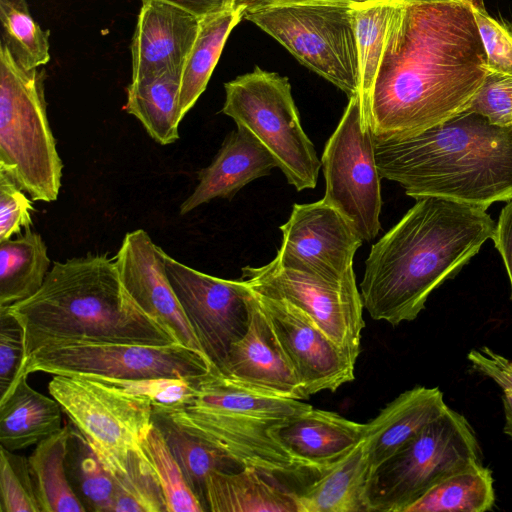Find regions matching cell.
<instances>
[{"mask_svg":"<svg viewBox=\"0 0 512 512\" xmlns=\"http://www.w3.org/2000/svg\"><path fill=\"white\" fill-rule=\"evenodd\" d=\"M247 3H237L201 18L199 31L182 71L179 117L182 120L206 89L232 29L244 18Z\"/></svg>","mask_w":512,"mask_h":512,"instance_id":"4316f807","label":"cell"},{"mask_svg":"<svg viewBox=\"0 0 512 512\" xmlns=\"http://www.w3.org/2000/svg\"><path fill=\"white\" fill-rule=\"evenodd\" d=\"M201 18L161 0H142L131 42L132 80L183 69Z\"/></svg>","mask_w":512,"mask_h":512,"instance_id":"d6986e66","label":"cell"},{"mask_svg":"<svg viewBox=\"0 0 512 512\" xmlns=\"http://www.w3.org/2000/svg\"><path fill=\"white\" fill-rule=\"evenodd\" d=\"M165 270L204 354L219 369L234 342L246 332L252 288L197 271L163 251Z\"/></svg>","mask_w":512,"mask_h":512,"instance_id":"5bb4252c","label":"cell"},{"mask_svg":"<svg viewBox=\"0 0 512 512\" xmlns=\"http://www.w3.org/2000/svg\"><path fill=\"white\" fill-rule=\"evenodd\" d=\"M374 152L381 178L415 199L439 197L484 209L512 199V128L480 114L463 111L404 138L374 137Z\"/></svg>","mask_w":512,"mask_h":512,"instance_id":"3957f363","label":"cell"},{"mask_svg":"<svg viewBox=\"0 0 512 512\" xmlns=\"http://www.w3.org/2000/svg\"><path fill=\"white\" fill-rule=\"evenodd\" d=\"M465 111L480 114L493 125L512 128V75L489 71Z\"/></svg>","mask_w":512,"mask_h":512,"instance_id":"60d3db41","label":"cell"},{"mask_svg":"<svg viewBox=\"0 0 512 512\" xmlns=\"http://www.w3.org/2000/svg\"><path fill=\"white\" fill-rule=\"evenodd\" d=\"M394 4L369 1L353 7L354 30L360 68V97L366 117L384 50L385 36Z\"/></svg>","mask_w":512,"mask_h":512,"instance_id":"836d02e7","label":"cell"},{"mask_svg":"<svg viewBox=\"0 0 512 512\" xmlns=\"http://www.w3.org/2000/svg\"><path fill=\"white\" fill-rule=\"evenodd\" d=\"M374 2H386L391 4H409V3H443V2H461L465 0H369Z\"/></svg>","mask_w":512,"mask_h":512,"instance_id":"c3c4849f","label":"cell"},{"mask_svg":"<svg viewBox=\"0 0 512 512\" xmlns=\"http://www.w3.org/2000/svg\"><path fill=\"white\" fill-rule=\"evenodd\" d=\"M488 72L468 0L394 4L366 115L373 136L408 137L465 111Z\"/></svg>","mask_w":512,"mask_h":512,"instance_id":"6da1fadb","label":"cell"},{"mask_svg":"<svg viewBox=\"0 0 512 512\" xmlns=\"http://www.w3.org/2000/svg\"><path fill=\"white\" fill-rule=\"evenodd\" d=\"M115 481L113 512H166L159 482L143 450L123 459H99Z\"/></svg>","mask_w":512,"mask_h":512,"instance_id":"d6a6232c","label":"cell"},{"mask_svg":"<svg viewBox=\"0 0 512 512\" xmlns=\"http://www.w3.org/2000/svg\"><path fill=\"white\" fill-rule=\"evenodd\" d=\"M250 469L214 471L206 482V510L212 512H297L294 492Z\"/></svg>","mask_w":512,"mask_h":512,"instance_id":"d4e9b609","label":"cell"},{"mask_svg":"<svg viewBox=\"0 0 512 512\" xmlns=\"http://www.w3.org/2000/svg\"><path fill=\"white\" fill-rule=\"evenodd\" d=\"M364 428L365 424L338 413L311 407L284 424L278 436L314 472L321 474L362 440Z\"/></svg>","mask_w":512,"mask_h":512,"instance_id":"7402d4cb","label":"cell"},{"mask_svg":"<svg viewBox=\"0 0 512 512\" xmlns=\"http://www.w3.org/2000/svg\"><path fill=\"white\" fill-rule=\"evenodd\" d=\"M102 383L124 392L148 398L155 408H171L185 402L192 394L196 378H144L119 379L105 376H91Z\"/></svg>","mask_w":512,"mask_h":512,"instance_id":"ab89813d","label":"cell"},{"mask_svg":"<svg viewBox=\"0 0 512 512\" xmlns=\"http://www.w3.org/2000/svg\"><path fill=\"white\" fill-rule=\"evenodd\" d=\"M448 408L438 387L415 386L399 394L365 424L363 443L372 470L416 437Z\"/></svg>","mask_w":512,"mask_h":512,"instance_id":"44dd1931","label":"cell"},{"mask_svg":"<svg viewBox=\"0 0 512 512\" xmlns=\"http://www.w3.org/2000/svg\"><path fill=\"white\" fill-rule=\"evenodd\" d=\"M62 408L51 396L35 389L23 376L3 399H0V444L17 451L39 442L63 426Z\"/></svg>","mask_w":512,"mask_h":512,"instance_id":"cb8c5ba5","label":"cell"},{"mask_svg":"<svg viewBox=\"0 0 512 512\" xmlns=\"http://www.w3.org/2000/svg\"><path fill=\"white\" fill-rule=\"evenodd\" d=\"M25 329L9 307H0V399L25 375Z\"/></svg>","mask_w":512,"mask_h":512,"instance_id":"74e56055","label":"cell"},{"mask_svg":"<svg viewBox=\"0 0 512 512\" xmlns=\"http://www.w3.org/2000/svg\"><path fill=\"white\" fill-rule=\"evenodd\" d=\"M482 463L468 420L449 406L416 437L372 470L367 512H405L444 477Z\"/></svg>","mask_w":512,"mask_h":512,"instance_id":"52a82bcc","label":"cell"},{"mask_svg":"<svg viewBox=\"0 0 512 512\" xmlns=\"http://www.w3.org/2000/svg\"><path fill=\"white\" fill-rule=\"evenodd\" d=\"M277 162L247 129L229 133L209 166L198 173V184L181 204L185 215L216 198L231 199L249 182L270 174Z\"/></svg>","mask_w":512,"mask_h":512,"instance_id":"ffe728a7","label":"cell"},{"mask_svg":"<svg viewBox=\"0 0 512 512\" xmlns=\"http://www.w3.org/2000/svg\"><path fill=\"white\" fill-rule=\"evenodd\" d=\"M244 18L277 40L301 64L349 98L360 94L353 7L248 4Z\"/></svg>","mask_w":512,"mask_h":512,"instance_id":"9c48e42d","label":"cell"},{"mask_svg":"<svg viewBox=\"0 0 512 512\" xmlns=\"http://www.w3.org/2000/svg\"><path fill=\"white\" fill-rule=\"evenodd\" d=\"M502 404L505 417L504 433L512 438V393L503 392Z\"/></svg>","mask_w":512,"mask_h":512,"instance_id":"7dc6e473","label":"cell"},{"mask_svg":"<svg viewBox=\"0 0 512 512\" xmlns=\"http://www.w3.org/2000/svg\"><path fill=\"white\" fill-rule=\"evenodd\" d=\"M217 371L232 385L252 393L296 400L307 399L273 337L254 291L246 332L232 344Z\"/></svg>","mask_w":512,"mask_h":512,"instance_id":"ac0fdd59","label":"cell"},{"mask_svg":"<svg viewBox=\"0 0 512 512\" xmlns=\"http://www.w3.org/2000/svg\"><path fill=\"white\" fill-rule=\"evenodd\" d=\"M142 448L161 487L166 512H204V507L154 423L142 441Z\"/></svg>","mask_w":512,"mask_h":512,"instance_id":"d590c367","label":"cell"},{"mask_svg":"<svg viewBox=\"0 0 512 512\" xmlns=\"http://www.w3.org/2000/svg\"><path fill=\"white\" fill-rule=\"evenodd\" d=\"M280 230L282 242L275 259L281 266L329 280H340L354 272V255L363 239L323 199L294 204Z\"/></svg>","mask_w":512,"mask_h":512,"instance_id":"2e32d148","label":"cell"},{"mask_svg":"<svg viewBox=\"0 0 512 512\" xmlns=\"http://www.w3.org/2000/svg\"><path fill=\"white\" fill-rule=\"evenodd\" d=\"M372 465L363 440L319 478L294 492L297 512H367Z\"/></svg>","mask_w":512,"mask_h":512,"instance_id":"603a6c76","label":"cell"},{"mask_svg":"<svg viewBox=\"0 0 512 512\" xmlns=\"http://www.w3.org/2000/svg\"><path fill=\"white\" fill-rule=\"evenodd\" d=\"M49 265L45 242L30 228L14 240L0 242V307L34 295L42 286Z\"/></svg>","mask_w":512,"mask_h":512,"instance_id":"f1b7e54d","label":"cell"},{"mask_svg":"<svg viewBox=\"0 0 512 512\" xmlns=\"http://www.w3.org/2000/svg\"><path fill=\"white\" fill-rule=\"evenodd\" d=\"M65 463L69 482L86 510L113 512L115 481L73 424Z\"/></svg>","mask_w":512,"mask_h":512,"instance_id":"1f68e13d","label":"cell"},{"mask_svg":"<svg viewBox=\"0 0 512 512\" xmlns=\"http://www.w3.org/2000/svg\"><path fill=\"white\" fill-rule=\"evenodd\" d=\"M224 88L222 113L263 144L297 191L315 188L321 160L302 128L288 78L256 66Z\"/></svg>","mask_w":512,"mask_h":512,"instance_id":"ba28073f","label":"cell"},{"mask_svg":"<svg viewBox=\"0 0 512 512\" xmlns=\"http://www.w3.org/2000/svg\"><path fill=\"white\" fill-rule=\"evenodd\" d=\"M492 240L502 256L512 290V199L501 211Z\"/></svg>","mask_w":512,"mask_h":512,"instance_id":"ee69618b","label":"cell"},{"mask_svg":"<svg viewBox=\"0 0 512 512\" xmlns=\"http://www.w3.org/2000/svg\"><path fill=\"white\" fill-rule=\"evenodd\" d=\"M416 204L370 249L360 283L363 307L393 326L413 321L433 290L492 239L486 209L439 197Z\"/></svg>","mask_w":512,"mask_h":512,"instance_id":"7a4b0ae2","label":"cell"},{"mask_svg":"<svg viewBox=\"0 0 512 512\" xmlns=\"http://www.w3.org/2000/svg\"><path fill=\"white\" fill-rule=\"evenodd\" d=\"M114 259L123 286L137 304L166 325L181 345L207 359L169 282L162 248L137 229L124 236Z\"/></svg>","mask_w":512,"mask_h":512,"instance_id":"e0dca14e","label":"cell"},{"mask_svg":"<svg viewBox=\"0 0 512 512\" xmlns=\"http://www.w3.org/2000/svg\"><path fill=\"white\" fill-rule=\"evenodd\" d=\"M153 423L162 433L189 486L207 511L205 493L209 475L214 471H236L241 467L154 408Z\"/></svg>","mask_w":512,"mask_h":512,"instance_id":"4dcf8cb0","label":"cell"},{"mask_svg":"<svg viewBox=\"0 0 512 512\" xmlns=\"http://www.w3.org/2000/svg\"><path fill=\"white\" fill-rule=\"evenodd\" d=\"M474 370L493 380L503 392L512 393V360L487 346L472 349L467 355Z\"/></svg>","mask_w":512,"mask_h":512,"instance_id":"7bdbcfd3","label":"cell"},{"mask_svg":"<svg viewBox=\"0 0 512 512\" xmlns=\"http://www.w3.org/2000/svg\"><path fill=\"white\" fill-rule=\"evenodd\" d=\"M321 165L326 183L322 199L348 220L363 241L374 239L381 228V176L359 94L349 98L325 145Z\"/></svg>","mask_w":512,"mask_h":512,"instance_id":"30bf717a","label":"cell"},{"mask_svg":"<svg viewBox=\"0 0 512 512\" xmlns=\"http://www.w3.org/2000/svg\"><path fill=\"white\" fill-rule=\"evenodd\" d=\"M213 369L198 352L179 343L148 346L72 342L50 344L31 352L25 375L77 374L119 379L197 378Z\"/></svg>","mask_w":512,"mask_h":512,"instance_id":"7c38bea8","label":"cell"},{"mask_svg":"<svg viewBox=\"0 0 512 512\" xmlns=\"http://www.w3.org/2000/svg\"><path fill=\"white\" fill-rule=\"evenodd\" d=\"M241 279L255 292L286 300L303 310L356 363L365 322L354 272L329 280L285 268L274 258L261 267H243Z\"/></svg>","mask_w":512,"mask_h":512,"instance_id":"4fadbf2b","label":"cell"},{"mask_svg":"<svg viewBox=\"0 0 512 512\" xmlns=\"http://www.w3.org/2000/svg\"><path fill=\"white\" fill-rule=\"evenodd\" d=\"M486 54L488 70L512 75V23L492 17L480 0H468Z\"/></svg>","mask_w":512,"mask_h":512,"instance_id":"f35d334b","label":"cell"},{"mask_svg":"<svg viewBox=\"0 0 512 512\" xmlns=\"http://www.w3.org/2000/svg\"><path fill=\"white\" fill-rule=\"evenodd\" d=\"M254 293L273 337L307 399L322 391L334 392L354 380L356 363L307 313L286 300Z\"/></svg>","mask_w":512,"mask_h":512,"instance_id":"9a60e30c","label":"cell"},{"mask_svg":"<svg viewBox=\"0 0 512 512\" xmlns=\"http://www.w3.org/2000/svg\"><path fill=\"white\" fill-rule=\"evenodd\" d=\"M311 407L302 400L246 391L211 369L195 379L193 392L185 402L171 408H153L241 468L275 478L313 471L278 436L284 424Z\"/></svg>","mask_w":512,"mask_h":512,"instance_id":"5b68a950","label":"cell"},{"mask_svg":"<svg viewBox=\"0 0 512 512\" xmlns=\"http://www.w3.org/2000/svg\"><path fill=\"white\" fill-rule=\"evenodd\" d=\"M0 512H41L28 458L0 447Z\"/></svg>","mask_w":512,"mask_h":512,"instance_id":"8d00e7d4","label":"cell"},{"mask_svg":"<svg viewBox=\"0 0 512 512\" xmlns=\"http://www.w3.org/2000/svg\"><path fill=\"white\" fill-rule=\"evenodd\" d=\"M369 2V0H253L254 4L260 5H283V4H320V5H341L356 7Z\"/></svg>","mask_w":512,"mask_h":512,"instance_id":"bcb514c9","label":"cell"},{"mask_svg":"<svg viewBox=\"0 0 512 512\" xmlns=\"http://www.w3.org/2000/svg\"><path fill=\"white\" fill-rule=\"evenodd\" d=\"M180 7L200 18L231 8L238 0H161Z\"/></svg>","mask_w":512,"mask_h":512,"instance_id":"f6af8a7d","label":"cell"},{"mask_svg":"<svg viewBox=\"0 0 512 512\" xmlns=\"http://www.w3.org/2000/svg\"><path fill=\"white\" fill-rule=\"evenodd\" d=\"M71 425L36 445L28 457L36 497L41 512H86L74 492L66 471V455Z\"/></svg>","mask_w":512,"mask_h":512,"instance_id":"83f0119b","label":"cell"},{"mask_svg":"<svg viewBox=\"0 0 512 512\" xmlns=\"http://www.w3.org/2000/svg\"><path fill=\"white\" fill-rule=\"evenodd\" d=\"M183 69H167L131 80L126 111L161 145L179 139V95Z\"/></svg>","mask_w":512,"mask_h":512,"instance_id":"484cf974","label":"cell"},{"mask_svg":"<svg viewBox=\"0 0 512 512\" xmlns=\"http://www.w3.org/2000/svg\"><path fill=\"white\" fill-rule=\"evenodd\" d=\"M24 190L4 171H0V242L32 225L34 207Z\"/></svg>","mask_w":512,"mask_h":512,"instance_id":"b9f144b4","label":"cell"},{"mask_svg":"<svg viewBox=\"0 0 512 512\" xmlns=\"http://www.w3.org/2000/svg\"><path fill=\"white\" fill-rule=\"evenodd\" d=\"M0 19L1 41L22 67L33 69L49 62L50 33L35 22L26 0H0Z\"/></svg>","mask_w":512,"mask_h":512,"instance_id":"e575fe53","label":"cell"},{"mask_svg":"<svg viewBox=\"0 0 512 512\" xmlns=\"http://www.w3.org/2000/svg\"><path fill=\"white\" fill-rule=\"evenodd\" d=\"M7 307L25 329L27 357L59 343H179L129 295L115 259L106 254L55 262L34 295Z\"/></svg>","mask_w":512,"mask_h":512,"instance_id":"277c9868","label":"cell"},{"mask_svg":"<svg viewBox=\"0 0 512 512\" xmlns=\"http://www.w3.org/2000/svg\"><path fill=\"white\" fill-rule=\"evenodd\" d=\"M44 70L25 69L0 45V171L34 201L58 198L63 164L46 111Z\"/></svg>","mask_w":512,"mask_h":512,"instance_id":"8992f818","label":"cell"},{"mask_svg":"<svg viewBox=\"0 0 512 512\" xmlns=\"http://www.w3.org/2000/svg\"><path fill=\"white\" fill-rule=\"evenodd\" d=\"M48 391L99 459H122L132 450H141L153 426L148 398L89 376L53 375Z\"/></svg>","mask_w":512,"mask_h":512,"instance_id":"8fae6325","label":"cell"},{"mask_svg":"<svg viewBox=\"0 0 512 512\" xmlns=\"http://www.w3.org/2000/svg\"><path fill=\"white\" fill-rule=\"evenodd\" d=\"M495 501L492 472L478 463L441 479L405 512H485Z\"/></svg>","mask_w":512,"mask_h":512,"instance_id":"f546056e","label":"cell"}]
</instances>
